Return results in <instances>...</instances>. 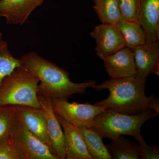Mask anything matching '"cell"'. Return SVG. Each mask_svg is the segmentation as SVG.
Here are the masks:
<instances>
[{"mask_svg":"<svg viewBox=\"0 0 159 159\" xmlns=\"http://www.w3.org/2000/svg\"><path fill=\"white\" fill-rule=\"evenodd\" d=\"M20 59L23 66L39 80L38 95L68 100L74 94L84 93L88 88L97 83L93 80L81 83L72 82L68 72L35 52L27 53Z\"/></svg>","mask_w":159,"mask_h":159,"instance_id":"6da1fadb","label":"cell"},{"mask_svg":"<svg viewBox=\"0 0 159 159\" xmlns=\"http://www.w3.org/2000/svg\"><path fill=\"white\" fill-rule=\"evenodd\" d=\"M147 79L135 77L112 78L92 88L97 91L107 89L109 96L95 105L111 109L120 113L136 115L148 108L145 89Z\"/></svg>","mask_w":159,"mask_h":159,"instance_id":"7a4b0ae2","label":"cell"},{"mask_svg":"<svg viewBox=\"0 0 159 159\" xmlns=\"http://www.w3.org/2000/svg\"><path fill=\"white\" fill-rule=\"evenodd\" d=\"M158 115L150 108L133 115L121 114L107 109L95 117L91 128L102 139L108 138L112 140L119 136L127 135L134 138L141 145H144L146 143L141 134V127L145 121Z\"/></svg>","mask_w":159,"mask_h":159,"instance_id":"3957f363","label":"cell"},{"mask_svg":"<svg viewBox=\"0 0 159 159\" xmlns=\"http://www.w3.org/2000/svg\"><path fill=\"white\" fill-rule=\"evenodd\" d=\"M39 80L24 66L14 69L0 84V106H26L41 108L38 90Z\"/></svg>","mask_w":159,"mask_h":159,"instance_id":"277c9868","label":"cell"},{"mask_svg":"<svg viewBox=\"0 0 159 159\" xmlns=\"http://www.w3.org/2000/svg\"><path fill=\"white\" fill-rule=\"evenodd\" d=\"M11 139L19 159H58L50 148L16 118Z\"/></svg>","mask_w":159,"mask_h":159,"instance_id":"5b68a950","label":"cell"},{"mask_svg":"<svg viewBox=\"0 0 159 159\" xmlns=\"http://www.w3.org/2000/svg\"><path fill=\"white\" fill-rule=\"evenodd\" d=\"M52 103L55 113L78 127H91L95 117L106 110L101 107L89 102H70L59 98H52Z\"/></svg>","mask_w":159,"mask_h":159,"instance_id":"8992f818","label":"cell"},{"mask_svg":"<svg viewBox=\"0 0 159 159\" xmlns=\"http://www.w3.org/2000/svg\"><path fill=\"white\" fill-rule=\"evenodd\" d=\"M90 34L95 39L97 55L101 59L127 48L125 40L116 25L101 23Z\"/></svg>","mask_w":159,"mask_h":159,"instance_id":"52a82bcc","label":"cell"},{"mask_svg":"<svg viewBox=\"0 0 159 159\" xmlns=\"http://www.w3.org/2000/svg\"><path fill=\"white\" fill-rule=\"evenodd\" d=\"M47 121V130L53 154L58 159H66L65 136L61 126L53 108L52 99L38 95Z\"/></svg>","mask_w":159,"mask_h":159,"instance_id":"ba28073f","label":"cell"},{"mask_svg":"<svg viewBox=\"0 0 159 159\" xmlns=\"http://www.w3.org/2000/svg\"><path fill=\"white\" fill-rule=\"evenodd\" d=\"M130 49L136 66L138 77L147 79L150 74L159 76L158 42H146Z\"/></svg>","mask_w":159,"mask_h":159,"instance_id":"9c48e42d","label":"cell"},{"mask_svg":"<svg viewBox=\"0 0 159 159\" xmlns=\"http://www.w3.org/2000/svg\"><path fill=\"white\" fill-rule=\"evenodd\" d=\"M16 118L31 132L45 143L52 152L47 121L42 109L26 106L16 105Z\"/></svg>","mask_w":159,"mask_h":159,"instance_id":"30bf717a","label":"cell"},{"mask_svg":"<svg viewBox=\"0 0 159 159\" xmlns=\"http://www.w3.org/2000/svg\"><path fill=\"white\" fill-rule=\"evenodd\" d=\"M44 0H0V18L9 25H22Z\"/></svg>","mask_w":159,"mask_h":159,"instance_id":"8fae6325","label":"cell"},{"mask_svg":"<svg viewBox=\"0 0 159 159\" xmlns=\"http://www.w3.org/2000/svg\"><path fill=\"white\" fill-rule=\"evenodd\" d=\"M108 76L112 78L135 77L136 66L133 54L128 48L117 51L102 60Z\"/></svg>","mask_w":159,"mask_h":159,"instance_id":"7c38bea8","label":"cell"},{"mask_svg":"<svg viewBox=\"0 0 159 159\" xmlns=\"http://www.w3.org/2000/svg\"><path fill=\"white\" fill-rule=\"evenodd\" d=\"M56 115L63 129L66 159H93L88 151L79 128L57 114Z\"/></svg>","mask_w":159,"mask_h":159,"instance_id":"4fadbf2b","label":"cell"},{"mask_svg":"<svg viewBox=\"0 0 159 159\" xmlns=\"http://www.w3.org/2000/svg\"><path fill=\"white\" fill-rule=\"evenodd\" d=\"M139 22L145 31L147 42H158L159 0H139Z\"/></svg>","mask_w":159,"mask_h":159,"instance_id":"5bb4252c","label":"cell"},{"mask_svg":"<svg viewBox=\"0 0 159 159\" xmlns=\"http://www.w3.org/2000/svg\"><path fill=\"white\" fill-rule=\"evenodd\" d=\"M89 153L93 159H111L112 157L102 138L91 127H78Z\"/></svg>","mask_w":159,"mask_h":159,"instance_id":"9a60e30c","label":"cell"},{"mask_svg":"<svg viewBox=\"0 0 159 159\" xmlns=\"http://www.w3.org/2000/svg\"><path fill=\"white\" fill-rule=\"evenodd\" d=\"M107 146L114 159H139L140 144L132 142L122 135L111 140Z\"/></svg>","mask_w":159,"mask_h":159,"instance_id":"2e32d148","label":"cell"},{"mask_svg":"<svg viewBox=\"0 0 159 159\" xmlns=\"http://www.w3.org/2000/svg\"><path fill=\"white\" fill-rule=\"evenodd\" d=\"M129 49L147 42L146 34L139 22H129L122 19L116 24Z\"/></svg>","mask_w":159,"mask_h":159,"instance_id":"e0dca14e","label":"cell"},{"mask_svg":"<svg viewBox=\"0 0 159 159\" xmlns=\"http://www.w3.org/2000/svg\"><path fill=\"white\" fill-rule=\"evenodd\" d=\"M93 6L102 23L116 25L122 19L117 0H93Z\"/></svg>","mask_w":159,"mask_h":159,"instance_id":"ac0fdd59","label":"cell"},{"mask_svg":"<svg viewBox=\"0 0 159 159\" xmlns=\"http://www.w3.org/2000/svg\"><path fill=\"white\" fill-rule=\"evenodd\" d=\"M22 65L20 59L16 58L10 53L8 43L3 39L0 31V84L4 77Z\"/></svg>","mask_w":159,"mask_h":159,"instance_id":"d6986e66","label":"cell"},{"mask_svg":"<svg viewBox=\"0 0 159 159\" xmlns=\"http://www.w3.org/2000/svg\"><path fill=\"white\" fill-rule=\"evenodd\" d=\"M16 119V106H0V144L11 139Z\"/></svg>","mask_w":159,"mask_h":159,"instance_id":"ffe728a7","label":"cell"},{"mask_svg":"<svg viewBox=\"0 0 159 159\" xmlns=\"http://www.w3.org/2000/svg\"><path fill=\"white\" fill-rule=\"evenodd\" d=\"M122 19L132 22H139V0H117Z\"/></svg>","mask_w":159,"mask_h":159,"instance_id":"44dd1931","label":"cell"},{"mask_svg":"<svg viewBox=\"0 0 159 159\" xmlns=\"http://www.w3.org/2000/svg\"><path fill=\"white\" fill-rule=\"evenodd\" d=\"M0 159H19L11 139L0 144Z\"/></svg>","mask_w":159,"mask_h":159,"instance_id":"7402d4cb","label":"cell"},{"mask_svg":"<svg viewBox=\"0 0 159 159\" xmlns=\"http://www.w3.org/2000/svg\"><path fill=\"white\" fill-rule=\"evenodd\" d=\"M139 156L142 159H159V148L157 145L150 146L147 144L141 145L139 150Z\"/></svg>","mask_w":159,"mask_h":159,"instance_id":"603a6c76","label":"cell"},{"mask_svg":"<svg viewBox=\"0 0 159 159\" xmlns=\"http://www.w3.org/2000/svg\"><path fill=\"white\" fill-rule=\"evenodd\" d=\"M148 108L151 109L159 114V99L153 95L148 97Z\"/></svg>","mask_w":159,"mask_h":159,"instance_id":"cb8c5ba5","label":"cell"}]
</instances>
